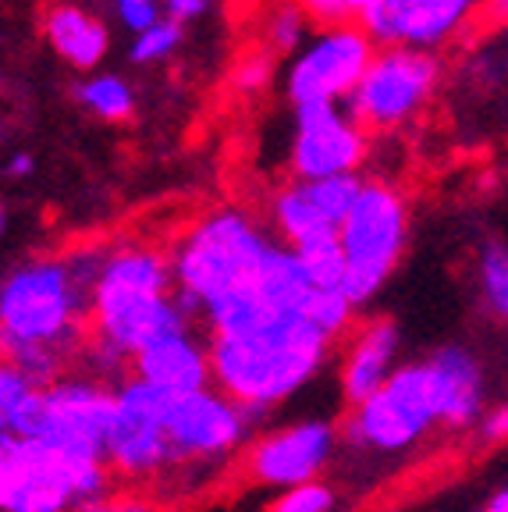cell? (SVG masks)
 Segmentation results:
<instances>
[{
	"label": "cell",
	"mask_w": 508,
	"mask_h": 512,
	"mask_svg": "<svg viewBox=\"0 0 508 512\" xmlns=\"http://www.w3.org/2000/svg\"><path fill=\"white\" fill-rule=\"evenodd\" d=\"M310 15L299 8V0H285V4H278V8L270 11L267 18V29H263V36H267V50H274V54H295V50L302 47V43L310 40Z\"/></svg>",
	"instance_id": "obj_24"
},
{
	"label": "cell",
	"mask_w": 508,
	"mask_h": 512,
	"mask_svg": "<svg viewBox=\"0 0 508 512\" xmlns=\"http://www.w3.org/2000/svg\"><path fill=\"white\" fill-rule=\"evenodd\" d=\"M349 4H352V8H356V18H359V15H363L366 4H370V0H349Z\"/></svg>",
	"instance_id": "obj_38"
},
{
	"label": "cell",
	"mask_w": 508,
	"mask_h": 512,
	"mask_svg": "<svg viewBox=\"0 0 508 512\" xmlns=\"http://www.w3.org/2000/svg\"><path fill=\"white\" fill-rule=\"evenodd\" d=\"M72 456L47 438L0 434V505L4 512H72Z\"/></svg>",
	"instance_id": "obj_10"
},
{
	"label": "cell",
	"mask_w": 508,
	"mask_h": 512,
	"mask_svg": "<svg viewBox=\"0 0 508 512\" xmlns=\"http://www.w3.org/2000/svg\"><path fill=\"white\" fill-rule=\"evenodd\" d=\"M395 356H398V328L395 320L377 317L352 335L349 352L342 363V395L349 406H359L363 399L381 388L391 374H395Z\"/></svg>",
	"instance_id": "obj_18"
},
{
	"label": "cell",
	"mask_w": 508,
	"mask_h": 512,
	"mask_svg": "<svg viewBox=\"0 0 508 512\" xmlns=\"http://www.w3.org/2000/svg\"><path fill=\"white\" fill-rule=\"evenodd\" d=\"M278 239L253 214L235 207L210 210L171 249L178 288L192 292L207 310L214 299L246 285Z\"/></svg>",
	"instance_id": "obj_4"
},
{
	"label": "cell",
	"mask_w": 508,
	"mask_h": 512,
	"mask_svg": "<svg viewBox=\"0 0 508 512\" xmlns=\"http://www.w3.org/2000/svg\"><path fill=\"white\" fill-rule=\"evenodd\" d=\"M295 253L302 256V264H306L310 278L317 281L320 288H342L345 285L349 260H345L338 228H327V232H317V235H310V239L295 242Z\"/></svg>",
	"instance_id": "obj_22"
},
{
	"label": "cell",
	"mask_w": 508,
	"mask_h": 512,
	"mask_svg": "<svg viewBox=\"0 0 508 512\" xmlns=\"http://www.w3.org/2000/svg\"><path fill=\"white\" fill-rule=\"evenodd\" d=\"M93 299L72 278L64 256H36L0 288V345L50 342L79 356L89 335Z\"/></svg>",
	"instance_id": "obj_3"
},
{
	"label": "cell",
	"mask_w": 508,
	"mask_h": 512,
	"mask_svg": "<svg viewBox=\"0 0 508 512\" xmlns=\"http://www.w3.org/2000/svg\"><path fill=\"white\" fill-rule=\"evenodd\" d=\"M132 374L157 384L171 395H189L214 384V360H210V335L199 328L171 331L132 356Z\"/></svg>",
	"instance_id": "obj_17"
},
{
	"label": "cell",
	"mask_w": 508,
	"mask_h": 512,
	"mask_svg": "<svg viewBox=\"0 0 508 512\" xmlns=\"http://www.w3.org/2000/svg\"><path fill=\"white\" fill-rule=\"evenodd\" d=\"M75 100L86 107L89 114L104 121H125L135 111V93L121 75H89L86 82L75 86Z\"/></svg>",
	"instance_id": "obj_23"
},
{
	"label": "cell",
	"mask_w": 508,
	"mask_h": 512,
	"mask_svg": "<svg viewBox=\"0 0 508 512\" xmlns=\"http://www.w3.org/2000/svg\"><path fill=\"white\" fill-rule=\"evenodd\" d=\"M377 54V43L359 22L317 29L288 61V104H345Z\"/></svg>",
	"instance_id": "obj_9"
},
{
	"label": "cell",
	"mask_w": 508,
	"mask_h": 512,
	"mask_svg": "<svg viewBox=\"0 0 508 512\" xmlns=\"http://www.w3.org/2000/svg\"><path fill=\"white\" fill-rule=\"evenodd\" d=\"M480 434H484L487 441H505L508 438V406H501L498 413H491L480 424Z\"/></svg>",
	"instance_id": "obj_34"
},
{
	"label": "cell",
	"mask_w": 508,
	"mask_h": 512,
	"mask_svg": "<svg viewBox=\"0 0 508 512\" xmlns=\"http://www.w3.org/2000/svg\"><path fill=\"white\" fill-rule=\"evenodd\" d=\"M171 402L175 395L135 374L114 388V420L104 445L114 477L146 480L178 463L175 445L167 438Z\"/></svg>",
	"instance_id": "obj_8"
},
{
	"label": "cell",
	"mask_w": 508,
	"mask_h": 512,
	"mask_svg": "<svg viewBox=\"0 0 508 512\" xmlns=\"http://www.w3.org/2000/svg\"><path fill=\"white\" fill-rule=\"evenodd\" d=\"M480 512H508V488H505V491H498V495H494L491 502H487Z\"/></svg>",
	"instance_id": "obj_37"
},
{
	"label": "cell",
	"mask_w": 508,
	"mask_h": 512,
	"mask_svg": "<svg viewBox=\"0 0 508 512\" xmlns=\"http://www.w3.org/2000/svg\"><path fill=\"white\" fill-rule=\"evenodd\" d=\"M32 171H36V157H32L29 150H18L15 157H11V164H8V175L11 178H29Z\"/></svg>",
	"instance_id": "obj_36"
},
{
	"label": "cell",
	"mask_w": 508,
	"mask_h": 512,
	"mask_svg": "<svg viewBox=\"0 0 508 512\" xmlns=\"http://www.w3.org/2000/svg\"><path fill=\"white\" fill-rule=\"evenodd\" d=\"M480 22L491 25V29L508 25V0H484L480 4Z\"/></svg>",
	"instance_id": "obj_35"
},
{
	"label": "cell",
	"mask_w": 508,
	"mask_h": 512,
	"mask_svg": "<svg viewBox=\"0 0 508 512\" xmlns=\"http://www.w3.org/2000/svg\"><path fill=\"white\" fill-rule=\"evenodd\" d=\"M43 36L54 47V54L72 64V68H79V72H93L96 64L107 57V47H111L107 25L93 11L75 4V0L50 4L47 15H43Z\"/></svg>",
	"instance_id": "obj_19"
},
{
	"label": "cell",
	"mask_w": 508,
	"mask_h": 512,
	"mask_svg": "<svg viewBox=\"0 0 508 512\" xmlns=\"http://www.w3.org/2000/svg\"><path fill=\"white\" fill-rule=\"evenodd\" d=\"M274 64H278V54L274 50H256L246 61L235 68V86L239 93H263V89L274 82Z\"/></svg>",
	"instance_id": "obj_29"
},
{
	"label": "cell",
	"mask_w": 508,
	"mask_h": 512,
	"mask_svg": "<svg viewBox=\"0 0 508 512\" xmlns=\"http://www.w3.org/2000/svg\"><path fill=\"white\" fill-rule=\"evenodd\" d=\"M480 296L498 320H508V246L491 242L480 249Z\"/></svg>",
	"instance_id": "obj_25"
},
{
	"label": "cell",
	"mask_w": 508,
	"mask_h": 512,
	"mask_svg": "<svg viewBox=\"0 0 508 512\" xmlns=\"http://www.w3.org/2000/svg\"><path fill=\"white\" fill-rule=\"evenodd\" d=\"M441 86V61L423 47H377L374 61L345 100L349 114L374 136L420 118Z\"/></svg>",
	"instance_id": "obj_7"
},
{
	"label": "cell",
	"mask_w": 508,
	"mask_h": 512,
	"mask_svg": "<svg viewBox=\"0 0 508 512\" xmlns=\"http://www.w3.org/2000/svg\"><path fill=\"white\" fill-rule=\"evenodd\" d=\"M72 512H153L150 502H143V498H114L111 491L100 498H86V502H79Z\"/></svg>",
	"instance_id": "obj_32"
},
{
	"label": "cell",
	"mask_w": 508,
	"mask_h": 512,
	"mask_svg": "<svg viewBox=\"0 0 508 512\" xmlns=\"http://www.w3.org/2000/svg\"><path fill=\"white\" fill-rule=\"evenodd\" d=\"M253 434L242 402L231 399L224 388L207 384L199 392L175 395L167 416V438L175 445L178 463H207L221 459Z\"/></svg>",
	"instance_id": "obj_12"
},
{
	"label": "cell",
	"mask_w": 508,
	"mask_h": 512,
	"mask_svg": "<svg viewBox=\"0 0 508 512\" xmlns=\"http://www.w3.org/2000/svg\"><path fill=\"white\" fill-rule=\"evenodd\" d=\"M32 388H36V384H32L15 363L4 360V367H0V427L18 413V406L29 399Z\"/></svg>",
	"instance_id": "obj_30"
},
{
	"label": "cell",
	"mask_w": 508,
	"mask_h": 512,
	"mask_svg": "<svg viewBox=\"0 0 508 512\" xmlns=\"http://www.w3.org/2000/svg\"><path fill=\"white\" fill-rule=\"evenodd\" d=\"M164 11H167V18L189 25V22H196V18L207 15L210 0H164Z\"/></svg>",
	"instance_id": "obj_33"
},
{
	"label": "cell",
	"mask_w": 508,
	"mask_h": 512,
	"mask_svg": "<svg viewBox=\"0 0 508 512\" xmlns=\"http://www.w3.org/2000/svg\"><path fill=\"white\" fill-rule=\"evenodd\" d=\"M338 235L349 260L342 292L359 310L374 303V296L402 260L405 239H409V207L402 192L384 178H366Z\"/></svg>",
	"instance_id": "obj_5"
},
{
	"label": "cell",
	"mask_w": 508,
	"mask_h": 512,
	"mask_svg": "<svg viewBox=\"0 0 508 512\" xmlns=\"http://www.w3.org/2000/svg\"><path fill=\"white\" fill-rule=\"evenodd\" d=\"M47 392V427L40 438L54 441L72 459H107V431L114 420V388L86 374H64Z\"/></svg>",
	"instance_id": "obj_13"
},
{
	"label": "cell",
	"mask_w": 508,
	"mask_h": 512,
	"mask_svg": "<svg viewBox=\"0 0 508 512\" xmlns=\"http://www.w3.org/2000/svg\"><path fill=\"white\" fill-rule=\"evenodd\" d=\"M111 11L132 36H139L150 25H157L160 18H167L164 0H111Z\"/></svg>",
	"instance_id": "obj_28"
},
{
	"label": "cell",
	"mask_w": 508,
	"mask_h": 512,
	"mask_svg": "<svg viewBox=\"0 0 508 512\" xmlns=\"http://www.w3.org/2000/svg\"><path fill=\"white\" fill-rule=\"evenodd\" d=\"M430 367L437 377V392H441V413L445 424L455 431H466L480 420L484 409V374L480 363L459 345H445L430 356Z\"/></svg>",
	"instance_id": "obj_20"
},
{
	"label": "cell",
	"mask_w": 508,
	"mask_h": 512,
	"mask_svg": "<svg viewBox=\"0 0 508 512\" xmlns=\"http://www.w3.org/2000/svg\"><path fill=\"white\" fill-rule=\"evenodd\" d=\"M175 288L178 278L171 253H160L153 246L111 249L93 296L89 331L135 356L171 331L199 328L178 303Z\"/></svg>",
	"instance_id": "obj_2"
},
{
	"label": "cell",
	"mask_w": 508,
	"mask_h": 512,
	"mask_svg": "<svg viewBox=\"0 0 508 512\" xmlns=\"http://www.w3.org/2000/svg\"><path fill=\"white\" fill-rule=\"evenodd\" d=\"M4 360L15 363L36 388H50L54 381H61L64 374H72L75 352L61 349L50 342H11L4 345Z\"/></svg>",
	"instance_id": "obj_21"
},
{
	"label": "cell",
	"mask_w": 508,
	"mask_h": 512,
	"mask_svg": "<svg viewBox=\"0 0 508 512\" xmlns=\"http://www.w3.org/2000/svg\"><path fill=\"white\" fill-rule=\"evenodd\" d=\"M299 8L310 15V22L317 29H331V25H345V22H359L356 8L349 0H299Z\"/></svg>",
	"instance_id": "obj_31"
},
{
	"label": "cell",
	"mask_w": 508,
	"mask_h": 512,
	"mask_svg": "<svg viewBox=\"0 0 508 512\" xmlns=\"http://www.w3.org/2000/svg\"><path fill=\"white\" fill-rule=\"evenodd\" d=\"M484 0H370L359 25L377 47H423L448 43Z\"/></svg>",
	"instance_id": "obj_15"
},
{
	"label": "cell",
	"mask_w": 508,
	"mask_h": 512,
	"mask_svg": "<svg viewBox=\"0 0 508 512\" xmlns=\"http://www.w3.org/2000/svg\"><path fill=\"white\" fill-rule=\"evenodd\" d=\"M185 40V25L175 22V18H160L157 25H150L146 32H139L132 43V61L135 64H160L175 54Z\"/></svg>",
	"instance_id": "obj_26"
},
{
	"label": "cell",
	"mask_w": 508,
	"mask_h": 512,
	"mask_svg": "<svg viewBox=\"0 0 508 512\" xmlns=\"http://www.w3.org/2000/svg\"><path fill=\"white\" fill-rule=\"evenodd\" d=\"M366 178L359 175H334V178H288L274 196H270V228L281 242L310 239L327 228H342L356 203Z\"/></svg>",
	"instance_id": "obj_16"
},
{
	"label": "cell",
	"mask_w": 508,
	"mask_h": 512,
	"mask_svg": "<svg viewBox=\"0 0 508 512\" xmlns=\"http://www.w3.org/2000/svg\"><path fill=\"white\" fill-rule=\"evenodd\" d=\"M292 178L359 175L370 157V132L349 114L345 104H299L292 107Z\"/></svg>",
	"instance_id": "obj_11"
},
{
	"label": "cell",
	"mask_w": 508,
	"mask_h": 512,
	"mask_svg": "<svg viewBox=\"0 0 508 512\" xmlns=\"http://www.w3.org/2000/svg\"><path fill=\"white\" fill-rule=\"evenodd\" d=\"M338 441L342 431L327 420H299L278 431H263L246 452V473L263 488H295L327 470Z\"/></svg>",
	"instance_id": "obj_14"
},
{
	"label": "cell",
	"mask_w": 508,
	"mask_h": 512,
	"mask_svg": "<svg viewBox=\"0 0 508 512\" xmlns=\"http://www.w3.org/2000/svg\"><path fill=\"white\" fill-rule=\"evenodd\" d=\"M334 509V491L324 480H306V484H295V488H285L270 512H331Z\"/></svg>",
	"instance_id": "obj_27"
},
{
	"label": "cell",
	"mask_w": 508,
	"mask_h": 512,
	"mask_svg": "<svg viewBox=\"0 0 508 512\" xmlns=\"http://www.w3.org/2000/svg\"><path fill=\"white\" fill-rule=\"evenodd\" d=\"M334 338L302 313H281L239 335H210L214 384L239 402L278 406L320 374Z\"/></svg>",
	"instance_id": "obj_1"
},
{
	"label": "cell",
	"mask_w": 508,
	"mask_h": 512,
	"mask_svg": "<svg viewBox=\"0 0 508 512\" xmlns=\"http://www.w3.org/2000/svg\"><path fill=\"white\" fill-rule=\"evenodd\" d=\"M437 424H445L441 392L430 360L395 367V374L370 399L352 406L342 438L370 452H405L423 441Z\"/></svg>",
	"instance_id": "obj_6"
}]
</instances>
